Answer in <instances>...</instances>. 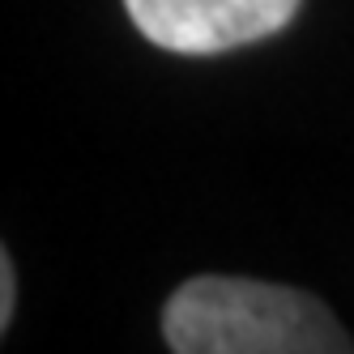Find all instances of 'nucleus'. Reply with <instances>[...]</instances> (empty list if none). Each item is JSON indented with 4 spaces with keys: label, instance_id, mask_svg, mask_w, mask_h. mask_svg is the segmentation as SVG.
<instances>
[{
    "label": "nucleus",
    "instance_id": "obj_1",
    "mask_svg": "<svg viewBox=\"0 0 354 354\" xmlns=\"http://www.w3.org/2000/svg\"><path fill=\"white\" fill-rule=\"evenodd\" d=\"M175 354H350L354 342L308 290L252 277H188L162 308Z\"/></svg>",
    "mask_w": 354,
    "mask_h": 354
},
{
    "label": "nucleus",
    "instance_id": "obj_2",
    "mask_svg": "<svg viewBox=\"0 0 354 354\" xmlns=\"http://www.w3.org/2000/svg\"><path fill=\"white\" fill-rule=\"evenodd\" d=\"M303 0H124L133 26L162 52L218 56L269 39L299 13Z\"/></svg>",
    "mask_w": 354,
    "mask_h": 354
},
{
    "label": "nucleus",
    "instance_id": "obj_3",
    "mask_svg": "<svg viewBox=\"0 0 354 354\" xmlns=\"http://www.w3.org/2000/svg\"><path fill=\"white\" fill-rule=\"evenodd\" d=\"M13 320V261L0 257V324L9 328Z\"/></svg>",
    "mask_w": 354,
    "mask_h": 354
}]
</instances>
